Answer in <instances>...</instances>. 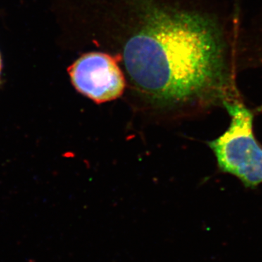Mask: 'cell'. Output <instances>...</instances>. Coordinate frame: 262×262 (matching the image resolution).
Here are the masks:
<instances>
[{"mask_svg": "<svg viewBox=\"0 0 262 262\" xmlns=\"http://www.w3.org/2000/svg\"><path fill=\"white\" fill-rule=\"evenodd\" d=\"M224 106L230 116L227 130L209 143L222 171L246 187L262 184V147L253 133V114L239 100Z\"/></svg>", "mask_w": 262, "mask_h": 262, "instance_id": "cell-2", "label": "cell"}, {"mask_svg": "<svg viewBox=\"0 0 262 262\" xmlns=\"http://www.w3.org/2000/svg\"><path fill=\"white\" fill-rule=\"evenodd\" d=\"M0 70H1V58H0Z\"/></svg>", "mask_w": 262, "mask_h": 262, "instance_id": "cell-4", "label": "cell"}, {"mask_svg": "<svg viewBox=\"0 0 262 262\" xmlns=\"http://www.w3.org/2000/svg\"><path fill=\"white\" fill-rule=\"evenodd\" d=\"M96 47L115 52L130 80L158 103L228 96L234 84L218 24L187 0H91Z\"/></svg>", "mask_w": 262, "mask_h": 262, "instance_id": "cell-1", "label": "cell"}, {"mask_svg": "<svg viewBox=\"0 0 262 262\" xmlns=\"http://www.w3.org/2000/svg\"><path fill=\"white\" fill-rule=\"evenodd\" d=\"M118 61L105 52L84 53L69 69L71 81L79 93L96 103L113 101L120 98L125 89Z\"/></svg>", "mask_w": 262, "mask_h": 262, "instance_id": "cell-3", "label": "cell"}]
</instances>
